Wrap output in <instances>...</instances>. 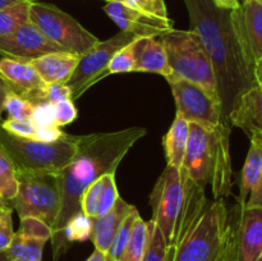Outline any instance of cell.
<instances>
[{
	"mask_svg": "<svg viewBox=\"0 0 262 261\" xmlns=\"http://www.w3.org/2000/svg\"><path fill=\"white\" fill-rule=\"evenodd\" d=\"M191 30L209 55L216 76L224 124L239 97L256 84L255 64L241 8L220 9L212 0H183Z\"/></svg>",
	"mask_w": 262,
	"mask_h": 261,
	"instance_id": "obj_1",
	"label": "cell"
},
{
	"mask_svg": "<svg viewBox=\"0 0 262 261\" xmlns=\"http://www.w3.org/2000/svg\"><path fill=\"white\" fill-rule=\"evenodd\" d=\"M146 135L142 127L115 132L78 136V148L71 163L59 171L61 207L53 225L54 258L60 255L61 235L72 216L81 212V199L87 187L105 173H115L133 145Z\"/></svg>",
	"mask_w": 262,
	"mask_h": 261,
	"instance_id": "obj_2",
	"label": "cell"
},
{
	"mask_svg": "<svg viewBox=\"0 0 262 261\" xmlns=\"http://www.w3.org/2000/svg\"><path fill=\"white\" fill-rule=\"evenodd\" d=\"M152 222L163 233L168 250L187 234L207 205L205 188L197 186L182 169L166 166L150 196Z\"/></svg>",
	"mask_w": 262,
	"mask_h": 261,
	"instance_id": "obj_3",
	"label": "cell"
},
{
	"mask_svg": "<svg viewBox=\"0 0 262 261\" xmlns=\"http://www.w3.org/2000/svg\"><path fill=\"white\" fill-rule=\"evenodd\" d=\"M230 133L232 128L220 124L205 128L189 123L182 170L197 184L206 189L211 187L214 199H225L232 192V158H230Z\"/></svg>",
	"mask_w": 262,
	"mask_h": 261,
	"instance_id": "obj_4",
	"label": "cell"
},
{
	"mask_svg": "<svg viewBox=\"0 0 262 261\" xmlns=\"http://www.w3.org/2000/svg\"><path fill=\"white\" fill-rule=\"evenodd\" d=\"M229 229L225 199L209 200L191 229L176 247L169 250V261H219Z\"/></svg>",
	"mask_w": 262,
	"mask_h": 261,
	"instance_id": "obj_5",
	"label": "cell"
},
{
	"mask_svg": "<svg viewBox=\"0 0 262 261\" xmlns=\"http://www.w3.org/2000/svg\"><path fill=\"white\" fill-rule=\"evenodd\" d=\"M0 145L10 156L17 171L59 173L76 155L78 136L64 133L58 141L40 142L15 137L0 127Z\"/></svg>",
	"mask_w": 262,
	"mask_h": 261,
	"instance_id": "obj_6",
	"label": "cell"
},
{
	"mask_svg": "<svg viewBox=\"0 0 262 261\" xmlns=\"http://www.w3.org/2000/svg\"><path fill=\"white\" fill-rule=\"evenodd\" d=\"M160 40L165 48L171 69L169 77H177L199 84L219 97L214 67L196 32L173 28L161 35Z\"/></svg>",
	"mask_w": 262,
	"mask_h": 261,
	"instance_id": "obj_7",
	"label": "cell"
},
{
	"mask_svg": "<svg viewBox=\"0 0 262 261\" xmlns=\"http://www.w3.org/2000/svg\"><path fill=\"white\" fill-rule=\"evenodd\" d=\"M17 194L9 204L18 212L19 219L35 216L53 228L61 207L59 174L17 171Z\"/></svg>",
	"mask_w": 262,
	"mask_h": 261,
	"instance_id": "obj_8",
	"label": "cell"
},
{
	"mask_svg": "<svg viewBox=\"0 0 262 261\" xmlns=\"http://www.w3.org/2000/svg\"><path fill=\"white\" fill-rule=\"evenodd\" d=\"M30 22L64 51L79 58L100 41L78 20L54 5L31 2Z\"/></svg>",
	"mask_w": 262,
	"mask_h": 261,
	"instance_id": "obj_9",
	"label": "cell"
},
{
	"mask_svg": "<svg viewBox=\"0 0 262 261\" xmlns=\"http://www.w3.org/2000/svg\"><path fill=\"white\" fill-rule=\"evenodd\" d=\"M166 79L176 100L178 117L205 128H215L224 124L219 97L186 79L177 77H168Z\"/></svg>",
	"mask_w": 262,
	"mask_h": 261,
	"instance_id": "obj_10",
	"label": "cell"
},
{
	"mask_svg": "<svg viewBox=\"0 0 262 261\" xmlns=\"http://www.w3.org/2000/svg\"><path fill=\"white\" fill-rule=\"evenodd\" d=\"M136 36L120 31L113 37L105 41H99L90 51L79 58L74 73L67 82L72 90V100H76L91 87L95 82L107 76V66L118 50L132 42Z\"/></svg>",
	"mask_w": 262,
	"mask_h": 261,
	"instance_id": "obj_11",
	"label": "cell"
},
{
	"mask_svg": "<svg viewBox=\"0 0 262 261\" xmlns=\"http://www.w3.org/2000/svg\"><path fill=\"white\" fill-rule=\"evenodd\" d=\"M234 228L233 261H257L262 253V207L230 210Z\"/></svg>",
	"mask_w": 262,
	"mask_h": 261,
	"instance_id": "obj_12",
	"label": "cell"
},
{
	"mask_svg": "<svg viewBox=\"0 0 262 261\" xmlns=\"http://www.w3.org/2000/svg\"><path fill=\"white\" fill-rule=\"evenodd\" d=\"M104 10L117 23L120 31L136 37H160L174 28L170 18L148 14L119 2H107Z\"/></svg>",
	"mask_w": 262,
	"mask_h": 261,
	"instance_id": "obj_13",
	"label": "cell"
},
{
	"mask_svg": "<svg viewBox=\"0 0 262 261\" xmlns=\"http://www.w3.org/2000/svg\"><path fill=\"white\" fill-rule=\"evenodd\" d=\"M58 51L64 50L49 40L32 22L25 23L10 35L0 37V53L8 58L31 61Z\"/></svg>",
	"mask_w": 262,
	"mask_h": 261,
	"instance_id": "obj_14",
	"label": "cell"
},
{
	"mask_svg": "<svg viewBox=\"0 0 262 261\" xmlns=\"http://www.w3.org/2000/svg\"><path fill=\"white\" fill-rule=\"evenodd\" d=\"M239 207H262V141L251 138V146L241 173Z\"/></svg>",
	"mask_w": 262,
	"mask_h": 261,
	"instance_id": "obj_15",
	"label": "cell"
},
{
	"mask_svg": "<svg viewBox=\"0 0 262 261\" xmlns=\"http://www.w3.org/2000/svg\"><path fill=\"white\" fill-rule=\"evenodd\" d=\"M230 128L238 127L251 138L262 141V90L253 86L246 91L228 118Z\"/></svg>",
	"mask_w": 262,
	"mask_h": 261,
	"instance_id": "obj_16",
	"label": "cell"
},
{
	"mask_svg": "<svg viewBox=\"0 0 262 261\" xmlns=\"http://www.w3.org/2000/svg\"><path fill=\"white\" fill-rule=\"evenodd\" d=\"M119 197L115 183V173H105L92 182L83 192L81 210L89 217L96 219L109 212Z\"/></svg>",
	"mask_w": 262,
	"mask_h": 261,
	"instance_id": "obj_17",
	"label": "cell"
},
{
	"mask_svg": "<svg viewBox=\"0 0 262 261\" xmlns=\"http://www.w3.org/2000/svg\"><path fill=\"white\" fill-rule=\"evenodd\" d=\"M0 77L13 91L19 95L30 94L43 89L46 83L30 61L2 56L0 58Z\"/></svg>",
	"mask_w": 262,
	"mask_h": 261,
	"instance_id": "obj_18",
	"label": "cell"
},
{
	"mask_svg": "<svg viewBox=\"0 0 262 261\" xmlns=\"http://www.w3.org/2000/svg\"><path fill=\"white\" fill-rule=\"evenodd\" d=\"M135 72L161 74L168 78L171 74L166 51L160 37H137L135 40Z\"/></svg>",
	"mask_w": 262,
	"mask_h": 261,
	"instance_id": "obj_19",
	"label": "cell"
},
{
	"mask_svg": "<svg viewBox=\"0 0 262 261\" xmlns=\"http://www.w3.org/2000/svg\"><path fill=\"white\" fill-rule=\"evenodd\" d=\"M78 61L79 56L67 51H58L33 59L30 63L46 84H66L74 73Z\"/></svg>",
	"mask_w": 262,
	"mask_h": 261,
	"instance_id": "obj_20",
	"label": "cell"
},
{
	"mask_svg": "<svg viewBox=\"0 0 262 261\" xmlns=\"http://www.w3.org/2000/svg\"><path fill=\"white\" fill-rule=\"evenodd\" d=\"M135 209L133 205L125 202L122 197L118 199L114 207L102 216L94 219V228H92L91 240L95 245V250L106 255L110 245L113 242L118 228L122 224L123 219Z\"/></svg>",
	"mask_w": 262,
	"mask_h": 261,
	"instance_id": "obj_21",
	"label": "cell"
},
{
	"mask_svg": "<svg viewBox=\"0 0 262 261\" xmlns=\"http://www.w3.org/2000/svg\"><path fill=\"white\" fill-rule=\"evenodd\" d=\"M189 137V122L182 117L176 115L173 124L169 128L163 141L164 150H165L166 161L169 166L177 169L182 168L184 155H186L187 143Z\"/></svg>",
	"mask_w": 262,
	"mask_h": 261,
	"instance_id": "obj_22",
	"label": "cell"
},
{
	"mask_svg": "<svg viewBox=\"0 0 262 261\" xmlns=\"http://www.w3.org/2000/svg\"><path fill=\"white\" fill-rule=\"evenodd\" d=\"M243 23L255 59L262 58V0H243Z\"/></svg>",
	"mask_w": 262,
	"mask_h": 261,
	"instance_id": "obj_23",
	"label": "cell"
},
{
	"mask_svg": "<svg viewBox=\"0 0 262 261\" xmlns=\"http://www.w3.org/2000/svg\"><path fill=\"white\" fill-rule=\"evenodd\" d=\"M45 243L46 241L23 237L15 232L5 253L10 261H41Z\"/></svg>",
	"mask_w": 262,
	"mask_h": 261,
	"instance_id": "obj_24",
	"label": "cell"
},
{
	"mask_svg": "<svg viewBox=\"0 0 262 261\" xmlns=\"http://www.w3.org/2000/svg\"><path fill=\"white\" fill-rule=\"evenodd\" d=\"M92 228H94V219L84 215L82 211L72 216L67 223L61 235L60 255L68 250L72 242H82L91 238Z\"/></svg>",
	"mask_w": 262,
	"mask_h": 261,
	"instance_id": "obj_25",
	"label": "cell"
},
{
	"mask_svg": "<svg viewBox=\"0 0 262 261\" xmlns=\"http://www.w3.org/2000/svg\"><path fill=\"white\" fill-rule=\"evenodd\" d=\"M30 5L31 2L22 0L0 10V37L10 35L18 27L30 22Z\"/></svg>",
	"mask_w": 262,
	"mask_h": 261,
	"instance_id": "obj_26",
	"label": "cell"
},
{
	"mask_svg": "<svg viewBox=\"0 0 262 261\" xmlns=\"http://www.w3.org/2000/svg\"><path fill=\"white\" fill-rule=\"evenodd\" d=\"M140 212L137 211V209H133L127 216L123 219L122 224L118 228L117 233H115L114 238H113V242L110 245L109 250L106 252V261H118L122 256V253L124 252L125 247H127L128 242H129L130 237H132L133 227H135L136 220L140 217Z\"/></svg>",
	"mask_w": 262,
	"mask_h": 261,
	"instance_id": "obj_27",
	"label": "cell"
},
{
	"mask_svg": "<svg viewBox=\"0 0 262 261\" xmlns=\"http://www.w3.org/2000/svg\"><path fill=\"white\" fill-rule=\"evenodd\" d=\"M147 222L138 217L133 227L132 237L118 261H142L147 246Z\"/></svg>",
	"mask_w": 262,
	"mask_h": 261,
	"instance_id": "obj_28",
	"label": "cell"
},
{
	"mask_svg": "<svg viewBox=\"0 0 262 261\" xmlns=\"http://www.w3.org/2000/svg\"><path fill=\"white\" fill-rule=\"evenodd\" d=\"M18 191L17 169L7 151L0 145V193L9 204Z\"/></svg>",
	"mask_w": 262,
	"mask_h": 261,
	"instance_id": "obj_29",
	"label": "cell"
},
{
	"mask_svg": "<svg viewBox=\"0 0 262 261\" xmlns=\"http://www.w3.org/2000/svg\"><path fill=\"white\" fill-rule=\"evenodd\" d=\"M23 97L35 106L41 104L55 105L56 102L63 101V100H72V90L64 83L46 84L43 89L30 92Z\"/></svg>",
	"mask_w": 262,
	"mask_h": 261,
	"instance_id": "obj_30",
	"label": "cell"
},
{
	"mask_svg": "<svg viewBox=\"0 0 262 261\" xmlns=\"http://www.w3.org/2000/svg\"><path fill=\"white\" fill-rule=\"evenodd\" d=\"M147 246L142 261H169V250L163 233L152 220L147 222Z\"/></svg>",
	"mask_w": 262,
	"mask_h": 261,
	"instance_id": "obj_31",
	"label": "cell"
},
{
	"mask_svg": "<svg viewBox=\"0 0 262 261\" xmlns=\"http://www.w3.org/2000/svg\"><path fill=\"white\" fill-rule=\"evenodd\" d=\"M4 110L8 113V117L15 119H28L32 118L35 105L26 100L18 92L9 90L4 101Z\"/></svg>",
	"mask_w": 262,
	"mask_h": 261,
	"instance_id": "obj_32",
	"label": "cell"
},
{
	"mask_svg": "<svg viewBox=\"0 0 262 261\" xmlns=\"http://www.w3.org/2000/svg\"><path fill=\"white\" fill-rule=\"evenodd\" d=\"M135 40L114 54L107 66V74L135 72Z\"/></svg>",
	"mask_w": 262,
	"mask_h": 261,
	"instance_id": "obj_33",
	"label": "cell"
},
{
	"mask_svg": "<svg viewBox=\"0 0 262 261\" xmlns=\"http://www.w3.org/2000/svg\"><path fill=\"white\" fill-rule=\"evenodd\" d=\"M17 233L23 235V237L37 238V240L46 241V242L53 237V230H51L50 225H48L45 222L35 216L22 217L19 229H18Z\"/></svg>",
	"mask_w": 262,
	"mask_h": 261,
	"instance_id": "obj_34",
	"label": "cell"
},
{
	"mask_svg": "<svg viewBox=\"0 0 262 261\" xmlns=\"http://www.w3.org/2000/svg\"><path fill=\"white\" fill-rule=\"evenodd\" d=\"M0 127L7 130L9 135L15 136L19 138H30L32 140L33 132H35V123L31 118L28 119H15V118L8 117L7 119L0 123Z\"/></svg>",
	"mask_w": 262,
	"mask_h": 261,
	"instance_id": "obj_35",
	"label": "cell"
},
{
	"mask_svg": "<svg viewBox=\"0 0 262 261\" xmlns=\"http://www.w3.org/2000/svg\"><path fill=\"white\" fill-rule=\"evenodd\" d=\"M12 220V207L8 206L0 207V253L5 252L12 243L14 237Z\"/></svg>",
	"mask_w": 262,
	"mask_h": 261,
	"instance_id": "obj_36",
	"label": "cell"
},
{
	"mask_svg": "<svg viewBox=\"0 0 262 261\" xmlns=\"http://www.w3.org/2000/svg\"><path fill=\"white\" fill-rule=\"evenodd\" d=\"M55 107V120L59 127L71 124L77 118V109L73 100H63L54 105Z\"/></svg>",
	"mask_w": 262,
	"mask_h": 261,
	"instance_id": "obj_37",
	"label": "cell"
},
{
	"mask_svg": "<svg viewBox=\"0 0 262 261\" xmlns=\"http://www.w3.org/2000/svg\"><path fill=\"white\" fill-rule=\"evenodd\" d=\"M31 119H32V122L35 123L36 127L56 124L55 107H54L53 104L36 105L35 110H33L32 118H31Z\"/></svg>",
	"mask_w": 262,
	"mask_h": 261,
	"instance_id": "obj_38",
	"label": "cell"
},
{
	"mask_svg": "<svg viewBox=\"0 0 262 261\" xmlns=\"http://www.w3.org/2000/svg\"><path fill=\"white\" fill-rule=\"evenodd\" d=\"M130 3H132V8H136L141 12L158 15L161 18H169L164 0H130Z\"/></svg>",
	"mask_w": 262,
	"mask_h": 261,
	"instance_id": "obj_39",
	"label": "cell"
},
{
	"mask_svg": "<svg viewBox=\"0 0 262 261\" xmlns=\"http://www.w3.org/2000/svg\"><path fill=\"white\" fill-rule=\"evenodd\" d=\"M63 136L64 132L56 124L42 125V127H36L35 125L32 140L40 141V142H54V141L60 140Z\"/></svg>",
	"mask_w": 262,
	"mask_h": 261,
	"instance_id": "obj_40",
	"label": "cell"
},
{
	"mask_svg": "<svg viewBox=\"0 0 262 261\" xmlns=\"http://www.w3.org/2000/svg\"><path fill=\"white\" fill-rule=\"evenodd\" d=\"M229 222H230V229L229 235H228L227 245H225L224 252H223L222 257L219 261H233V255H234V228H233V219L229 211Z\"/></svg>",
	"mask_w": 262,
	"mask_h": 261,
	"instance_id": "obj_41",
	"label": "cell"
},
{
	"mask_svg": "<svg viewBox=\"0 0 262 261\" xmlns=\"http://www.w3.org/2000/svg\"><path fill=\"white\" fill-rule=\"evenodd\" d=\"M243 0H212L215 5L220 9L225 10H237L242 5Z\"/></svg>",
	"mask_w": 262,
	"mask_h": 261,
	"instance_id": "obj_42",
	"label": "cell"
},
{
	"mask_svg": "<svg viewBox=\"0 0 262 261\" xmlns=\"http://www.w3.org/2000/svg\"><path fill=\"white\" fill-rule=\"evenodd\" d=\"M9 90L12 89H10V87L8 86L7 82L0 77V115H2V113L4 112V101H5V97H7V94L9 92Z\"/></svg>",
	"mask_w": 262,
	"mask_h": 261,
	"instance_id": "obj_43",
	"label": "cell"
},
{
	"mask_svg": "<svg viewBox=\"0 0 262 261\" xmlns=\"http://www.w3.org/2000/svg\"><path fill=\"white\" fill-rule=\"evenodd\" d=\"M255 79L256 84L262 90V58L257 59L255 64Z\"/></svg>",
	"mask_w": 262,
	"mask_h": 261,
	"instance_id": "obj_44",
	"label": "cell"
},
{
	"mask_svg": "<svg viewBox=\"0 0 262 261\" xmlns=\"http://www.w3.org/2000/svg\"><path fill=\"white\" fill-rule=\"evenodd\" d=\"M86 261H106V256H105V253L95 250L94 253H92V255L90 256Z\"/></svg>",
	"mask_w": 262,
	"mask_h": 261,
	"instance_id": "obj_45",
	"label": "cell"
},
{
	"mask_svg": "<svg viewBox=\"0 0 262 261\" xmlns=\"http://www.w3.org/2000/svg\"><path fill=\"white\" fill-rule=\"evenodd\" d=\"M19 2H22V0H0V10L7 7H10L13 4H17Z\"/></svg>",
	"mask_w": 262,
	"mask_h": 261,
	"instance_id": "obj_46",
	"label": "cell"
},
{
	"mask_svg": "<svg viewBox=\"0 0 262 261\" xmlns=\"http://www.w3.org/2000/svg\"><path fill=\"white\" fill-rule=\"evenodd\" d=\"M106 2H119V3H123V4L128 5V7H132V3H130V0H106Z\"/></svg>",
	"mask_w": 262,
	"mask_h": 261,
	"instance_id": "obj_47",
	"label": "cell"
},
{
	"mask_svg": "<svg viewBox=\"0 0 262 261\" xmlns=\"http://www.w3.org/2000/svg\"><path fill=\"white\" fill-rule=\"evenodd\" d=\"M8 201H5L4 200V197L2 196V193H0V207H3V206H8Z\"/></svg>",
	"mask_w": 262,
	"mask_h": 261,
	"instance_id": "obj_48",
	"label": "cell"
},
{
	"mask_svg": "<svg viewBox=\"0 0 262 261\" xmlns=\"http://www.w3.org/2000/svg\"><path fill=\"white\" fill-rule=\"evenodd\" d=\"M0 261H10V260H9V257L7 256V253L2 252L0 253Z\"/></svg>",
	"mask_w": 262,
	"mask_h": 261,
	"instance_id": "obj_49",
	"label": "cell"
},
{
	"mask_svg": "<svg viewBox=\"0 0 262 261\" xmlns=\"http://www.w3.org/2000/svg\"><path fill=\"white\" fill-rule=\"evenodd\" d=\"M257 261H262V253L260 255V257H258V260Z\"/></svg>",
	"mask_w": 262,
	"mask_h": 261,
	"instance_id": "obj_50",
	"label": "cell"
},
{
	"mask_svg": "<svg viewBox=\"0 0 262 261\" xmlns=\"http://www.w3.org/2000/svg\"><path fill=\"white\" fill-rule=\"evenodd\" d=\"M28 2H37V0H28Z\"/></svg>",
	"mask_w": 262,
	"mask_h": 261,
	"instance_id": "obj_51",
	"label": "cell"
}]
</instances>
